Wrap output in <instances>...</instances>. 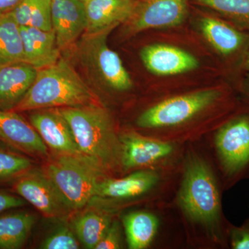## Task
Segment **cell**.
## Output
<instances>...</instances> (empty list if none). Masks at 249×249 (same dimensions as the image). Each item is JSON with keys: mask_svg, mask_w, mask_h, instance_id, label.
Instances as JSON below:
<instances>
[{"mask_svg": "<svg viewBox=\"0 0 249 249\" xmlns=\"http://www.w3.org/2000/svg\"><path fill=\"white\" fill-rule=\"evenodd\" d=\"M96 104H101L98 96L71 64L60 58L53 65L38 70L35 81L13 111L20 112Z\"/></svg>", "mask_w": 249, "mask_h": 249, "instance_id": "cell-1", "label": "cell"}, {"mask_svg": "<svg viewBox=\"0 0 249 249\" xmlns=\"http://www.w3.org/2000/svg\"><path fill=\"white\" fill-rule=\"evenodd\" d=\"M66 119L80 155L103 169L111 164L116 152L112 123L101 104L58 108Z\"/></svg>", "mask_w": 249, "mask_h": 249, "instance_id": "cell-2", "label": "cell"}, {"mask_svg": "<svg viewBox=\"0 0 249 249\" xmlns=\"http://www.w3.org/2000/svg\"><path fill=\"white\" fill-rule=\"evenodd\" d=\"M102 170L83 156L55 154L43 172L73 211L83 209L96 196L98 185L104 179Z\"/></svg>", "mask_w": 249, "mask_h": 249, "instance_id": "cell-3", "label": "cell"}, {"mask_svg": "<svg viewBox=\"0 0 249 249\" xmlns=\"http://www.w3.org/2000/svg\"><path fill=\"white\" fill-rule=\"evenodd\" d=\"M179 202L193 220L219 232L221 201L217 183L208 165L196 156L188 159Z\"/></svg>", "mask_w": 249, "mask_h": 249, "instance_id": "cell-4", "label": "cell"}, {"mask_svg": "<svg viewBox=\"0 0 249 249\" xmlns=\"http://www.w3.org/2000/svg\"><path fill=\"white\" fill-rule=\"evenodd\" d=\"M110 30L84 34L77 42L82 63L103 84L116 91L131 89L132 80L119 55L111 50L107 44Z\"/></svg>", "mask_w": 249, "mask_h": 249, "instance_id": "cell-5", "label": "cell"}, {"mask_svg": "<svg viewBox=\"0 0 249 249\" xmlns=\"http://www.w3.org/2000/svg\"><path fill=\"white\" fill-rule=\"evenodd\" d=\"M221 96L219 90L209 89L169 98L144 111L137 125L142 128L178 125L214 104Z\"/></svg>", "mask_w": 249, "mask_h": 249, "instance_id": "cell-6", "label": "cell"}, {"mask_svg": "<svg viewBox=\"0 0 249 249\" xmlns=\"http://www.w3.org/2000/svg\"><path fill=\"white\" fill-rule=\"evenodd\" d=\"M216 147L224 173L231 181L249 172V115L237 116L218 131Z\"/></svg>", "mask_w": 249, "mask_h": 249, "instance_id": "cell-7", "label": "cell"}, {"mask_svg": "<svg viewBox=\"0 0 249 249\" xmlns=\"http://www.w3.org/2000/svg\"><path fill=\"white\" fill-rule=\"evenodd\" d=\"M187 14V0H139L124 24L126 35L147 29L172 27L181 24Z\"/></svg>", "mask_w": 249, "mask_h": 249, "instance_id": "cell-8", "label": "cell"}, {"mask_svg": "<svg viewBox=\"0 0 249 249\" xmlns=\"http://www.w3.org/2000/svg\"><path fill=\"white\" fill-rule=\"evenodd\" d=\"M15 189L45 217H62L71 212L58 188L44 172H27L18 180Z\"/></svg>", "mask_w": 249, "mask_h": 249, "instance_id": "cell-9", "label": "cell"}, {"mask_svg": "<svg viewBox=\"0 0 249 249\" xmlns=\"http://www.w3.org/2000/svg\"><path fill=\"white\" fill-rule=\"evenodd\" d=\"M52 19L60 52L76 48L88 24L84 2L80 0H52Z\"/></svg>", "mask_w": 249, "mask_h": 249, "instance_id": "cell-10", "label": "cell"}, {"mask_svg": "<svg viewBox=\"0 0 249 249\" xmlns=\"http://www.w3.org/2000/svg\"><path fill=\"white\" fill-rule=\"evenodd\" d=\"M35 111L29 121L47 147L59 155H80L71 127L58 108Z\"/></svg>", "mask_w": 249, "mask_h": 249, "instance_id": "cell-11", "label": "cell"}, {"mask_svg": "<svg viewBox=\"0 0 249 249\" xmlns=\"http://www.w3.org/2000/svg\"><path fill=\"white\" fill-rule=\"evenodd\" d=\"M141 58L149 71L157 76L181 74L199 67V60L189 52L168 45H147L141 51Z\"/></svg>", "mask_w": 249, "mask_h": 249, "instance_id": "cell-12", "label": "cell"}, {"mask_svg": "<svg viewBox=\"0 0 249 249\" xmlns=\"http://www.w3.org/2000/svg\"><path fill=\"white\" fill-rule=\"evenodd\" d=\"M0 141L30 155L47 157L48 147L18 111L0 109Z\"/></svg>", "mask_w": 249, "mask_h": 249, "instance_id": "cell-13", "label": "cell"}, {"mask_svg": "<svg viewBox=\"0 0 249 249\" xmlns=\"http://www.w3.org/2000/svg\"><path fill=\"white\" fill-rule=\"evenodd\" d=\"M37 71L25 62L0 65L1 110H14L35 81Z\"/></svg>", "mask_w": 249, "mask_h": 249, "instance_id": "cell-14", "label": "cell"}, {"mask_svg": "<svg viewBox=\"0 0 249 249\" xmlns=\"http://www.w3.org/2000/svg\"><path fill=\"white\" fill-rule=\"evenodd\" d=\"M87 29L91 34L112 30L124 24L133 11L134 0H85Z\"/></svg>", "mask_w": 249, "mask_h": 249, "instance_id": "cell-15", "label": "cell"}, {"mask_svg": "<svg viewBox=\"0 0 249 249\" xmlns=\"http://www.w3.org/2000/svg\"><path fill=\"white\" fill-rule=\"evenodd\" d=\"M24 62L37 70L51 66L60 60L61 52L57 45L53 29L44 31L31 27H20Z\"/></svg>", "mask_w": 249, "mask_h": 249, "instance_id": "cell-16", "label": "cell"}, {"mask_svg": "<svg viewBox=\"0 0 249 249\" xmlns=\"http://www.w3.org/2000/svg\"><path fill=\"white\" fill-rule=\"evenodd\" d=\"M173 151L169 144L131 133L123 139L122 162L127 168L151 164Z\"/></svg>", "mask_w": 249, "mask_h": 249, "instance_id": "cell-17", "label": "cell"}, {"mask_svg": "<svg viewBox=\"0 0 249 249\" xmlns=\"http://www.w3.org/2000/svg\"><path fill=\"white\" fill-rule=\"evenodd\" d=\"M199 28L206 41L216 52L224 56L238 52L247 40L243 33L225 21L213 16L201 18Z\"/></svg>", "mask_w": 249, "mask_h": 249, "instance_id": "cell-18", "label": "cell"}, {"mask_svg": "<svg viewBox=\"0 0 249 249\" xmlns=\"http://www.w3.org/2000/svg\"><path fill=\"white\" fill-rule=\"evenodd\" d=\"M157 176L150 172L141 171L121 178H104L98 185V197L127 199L141 196L155 186Z\"/></svg>", "mask_w": 249, "mask_h": 249, "instance_id": "cell-19", "label": "cell"}, {"mask_svg": "<svg viewBox=\"0 0 249 249\" xmlns=\"http://www.w3.org/2000/svg\"><path fill=\"white\" fill-rule=\"evenodd\" d=\"M35 222V217L29 213H18L0 217V249L22 247Z\"/></svg>", "mask_w": 249, "mask_h": 249, "instance_id": "cell-20", "label": "cell"}, {"mask_svg": "<svg viewBox=\"0 0 249 249\" xmlns=\"http://www.w3.org/2000/svg\"><path fill=\"white\" fill-rule=\"evenodd\" d=\"M127 243L131 249H143L151 243L158 229V220L152 214L134 212L124 217Z\"/></svg>", "mask_w": 249, "mask_h": 249, "instance_id": "cell-21", "label": "cell"}, {"mask_svg": "<svg viewBox=\"0 0 249 249\" xmlns=\"http://www.w3.org/2000/svg\"><path fill=\"white\" fill-rule=\"evenodd\" d=\"M24 62L20 26L11 13L0 15V65Z\"/></svg>", "mask_w": 249, "mask_h": 249, "instance_id": "cell-22", "label": "cell"}, {"mask_svg": "<svg viewBox=\"0 0 249 249\" xmlns=\"http://www.w3.org/2000/svg\"><path fill=\"white\" fill-rule=\"evenodd\" d=\"M52 0H21L12 11L20 27L52 30Z\"/></svg>", "mask_w": 249, "mask_h": 249, "instance_id": "cell-23", "label": "cell"}, {"mask_svg": "<svg viewBox=\"0 0 249 249\" xmlns=\"http://www.w3.org/2000/svg\"><path fill=\"white\" fill-rule=\"evenodd\" d=\"M110 225V217L107 214L90 210L77 218L74 229L80 243L85 249H93Z\"/></svg>", "mask_w": 249, "mask_h": 249, "instance_id": "cell-24", "label": "cell"}, {"mask_svg": "<svg viewBox=\"0 0 249 249\" xmlns=\"http://www.w3.org/2000/svg\"><path fill=\"white\" fill-rule=\"evenodd\" d=\"M196 4L219 13L249 31V0H196Z\"/></svg>", "mask_w": 249, "mask_h": 249, "instance_id": "cell-25", "label": "cell"}, {"mask_svg": "<svg viewBox=\"0 0 249 249\" xmlns=\"http://www.w3.org/2000/svg\"><path fill=\"white\" fill-rule=\"evenodd\" d=\"M32 161L27 157L0 148V179L27 173Z\"/></svg>", "mask_w": 249, "mask_h": 249, "instance_id": "cell-26", "label": "cell"}, {"mask_svg": "<svg viewBox=\"0 0 249 249\" xmlns=\"http://www.w3.org/2000/svg\"><path fill=\"white\" fill-rule=\"evenodd\" d=\"M80 242L70 228L62 227L51 234L41 245L43 249H77Z\"/></svg>", "mask_w": 249, "mask_h": 249, "instance_id": "cell-27", "label": "cell"}, {"mask_svg": "<svg viewBox=\"0 0 249 249\" xmlns=\"http://www.w3.org/2000/svg\"><path fill=\"white\" fill-rule=\"evenodd\" d=\"M120 231L117 223L111 224L103 238L94 249H114L120 248Z\"/></svg>", "mask_w": 249, "mask_h": 249, "instance_id": "cell-28", "label": "cell"}, {"mask_svg": "<svg viewBox=\"0 0 249 249\" xmlns=\"http://www.w3.org/2000/svg\"><path fill=\"white\" fill-rule=\"evenodd\" d=\"M230 230L232 248L249 249V221L242 227H232Z\"/></svg>", "mask_w": 249, "mask_h": 249, "instance_id": "cell-29", "label": "cell"}, {"mask_svg": "<svg viewBox=\"0 0 249 249\" xmlns=\"http://www.w3.org/2000/svg\"><path fill=\"white\" fill-rule=\"evenodd\" d=\"M25 204L24 199L0 192V213Z\"/></svg>", "mask_w": 249, "mask_h": 249, "instance_id": "cell-30", "label": "cell"}, {"mask_svg": "<svg viewBox=\"0 0 249 249\" xmlns=\"http://www.w3.org/2000/svg\"><path fill=\"white\" fill-rule=\"evenodd\" d=\"M21 0H0V15L11 13Z\"/></svg>", "mask_w": 249, "mask_h": 249, "instance_id": "cell-31", "label": "cell"}, {"mask_svg": "<svg viewBox=\"0 0 249 249\" xmlns=\"http://www.w3.org/2000/svg\"><path fill=\"white\" fill-rule=\"evenodd\" d=\"M244 67H245V70H248V71H249V51L248 53H247V55H246Z\"/></svg>", "mask_w": 249, "mask_h": 249, "instance_id": "cell-32", "label": "cell"}, {"mask_svg": "<svg viewBox=\"0 0 249 249\" xmlns=\"http://www.w3.org/2000/svg\"><path fill=\"white\" fill-rule=\"evenodd\" d=\"M80 1H85V0H80Z\"/></svg>", "mask_w": 249, "mask_h": 249, "instance_id": "cell-33", "label": "cell"}, {"mask_svg": "<svg viewBox=\"0 0 249 249\" xmlns=\"http://www.w3.org/2000/svg\"><path fill=\"white\" fill-rule=\"evenodd\" d=\"M248 80H249V76Z\"/></svg>", "mask_w": 249, "mask_h": 249, "instance_id": "cell-34", "label": "cell"}]
</instances>
